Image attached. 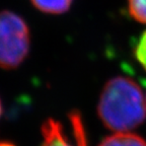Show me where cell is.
Returning a JSON list of instances; mask_svg holds the SVG:
<instances>
[{"label":"cell","mask_w":146,"mask_h":146,"mask_svg":"<svg viewBox=\"0 0 146 146\" xmlns=\"http://www.w3.org/2000/svg\"><path fill=\"white\" fill-rule=\"evenodd\" d=\"M145 106L139 85L129 77L117 76L104 87L98 113L107 128L117 132H127L144 121Z\"/></svg>","instance_id":"obj_1"},{"label":"cell","mask_w":146,"mask_h":146,"mask_svg":"<svg viewBox=\"0 0 146 146\" xmlns=\"http://www.w3.org/2000/svg\"><path fill=\"white\" fill-rule=\"evenodd\" d=\"M30 43V29L23 18L12 11H0V67L19 66L29 54Z\"/></svg>","instance_id":"obj_2"},{"label":"cell","mask_w":146,"mask_h":146,"mask_svg":"<svg viewBox=\"0 0 146 146\" xmlns=\"http://www.w3.org/2000/svg\"><path fill=\"white\" fill-rule=\"evenodd\" d=\"M69 119L73 127L76 146H87L86 136H85L84 128H83L79 113H70ZM42 134L44 137L42 146H73L67 139V137L64 135L61 124L53 119H49L43 124Z\"/></svg>","instance_id":"obj_3"},{"label":"cell","mask_w":146,"mask_h":146,"mask_svg":"<svg viewBox=\"0 0 146 146\" xmlns=\"http://www.w3.org/2000/svg\"><path fill=\"white\" fill-rule=\"evenodd\" d=\"M98 146H146V141L133 133L118 132L105 138Z\"/></svg>","instance_id":"obj_4"},{"label":"cell","mask_w":146,"mask_h":146,"mask_svg":"<svg viewBox=\"0 0 146 146\" xmlns=\"http://www.w3.org/2000/svg\"><path fill=\"white\" fill-rule=\"evenodd\" d=\"M40 11L49 14H61L69 10L73 0H31Z\"/></svg>","instance_id":"obj_5"},{"label":"cell","mask_w":146,"mask_h":146,"mask_svg":"<svg viewBox=\"0 0 146 146\" xmlns=\"http://www.w3.org/2000/svg\"><path fill=\"white\" fill-rule=\"evenodd\" d=\"M128 10L135 21L146 25V0H128Z\"/></svg>","instance_id":"obj_6"},{"label":"cell","mask_w":146,"mask_h":146,"mask_svg":"<svg viewBox=\"0 0 146 146\" xmlns=\"http://www.w3.org/2000/svg\"><path fill=\"white\" fill-rule=\"evenodd\" d=\"M134 52L135 57L137 58L138 62L141 64L142 67L146 70V31L139 38V41L137 42Z\"/></svg>","instance_id":"obj_7"},{"label":"cell","mask_w":146,"mask_h":146,"mask_svg":"<svg viewBox=\"0 0 146 146\" xmlns=\"http://www.w3.org/2000/svg\"><path fill=\"white\" fill-rule=\"evenodd\" d=\"M0 146H15L10 142H0Z\"/></svg>","instance_id":"obj_8"},{"label":"cell","mask_w":146,"mask_h":146,"mask_svg":"<svg viewBox=\"0 0 146 146\" xmlns=\"http://www.w3.org/2000/svg\"><path fill=\"white\" fill-rule=\"evenodd\" d=\"M1 113H2V107H1V102H0V116H1Z\"/></svg>","instance_id":"obj_9"}]
</instances>
